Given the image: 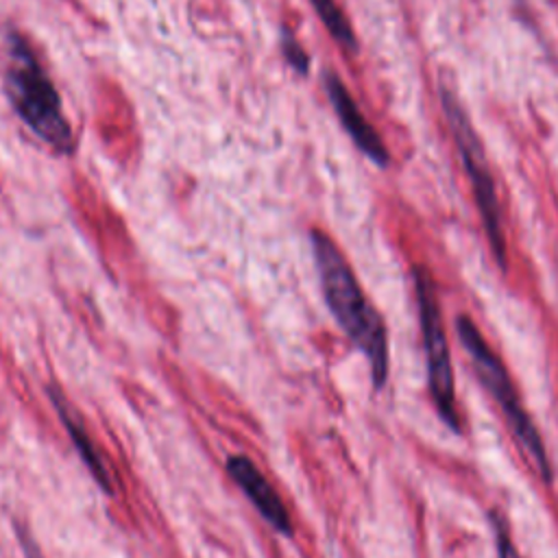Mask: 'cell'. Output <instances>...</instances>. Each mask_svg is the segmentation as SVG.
Segmentation results:
<instances>
[{
  "label": "cell",
  "mask_w": 558,
  "mask_h": 558,
  "mask_svg": "<svg viewBox=\"0 0 558 558\" xmlns=\"http://www.w3.org/2000/svg\"><path fill=\"white\" fill-rule=\"evenodd\" d=\"M233 484L248 497V501L257 508L262 519L272 525L279 534L292 536V519L288 514L286 504L281 501L275 486L264 477V473L255 466V462L246 456H229L225 464Z\"/></svg>",
  "instance_id": "obj_6"
},
{
  "label": "cell",
  "mask_w": 558,
  "mask_h": 558,
  "mask_svg": "<svg viewBox=\"0 0 558 558\" xmlns=\"http://www.w3.org/2000/svg\"><path fill=\"white\" fill-rule=\"evenodd\" d=\"M414 292L418 303L421 336L427 360V384L432 401L440 421L456 434H460V412L456 401V381L451 366V351L447 342V331L442 323V312L438 303V292L432 275L423 266H414Z\"/></svg>",
  "instance_id": "obj_4"
},
{
  "label": "cell",
  "mask_w": 558,
  "mask_h": 558,
  "mask_svg": "<svg viewBox=\"0 0 558 558\" xmlns=\"http://www.w3.org/2000/svg\"><path fill=\"white\" fill-rule=\"evenodd\" d=\"M312 251L323 296L331 316L344 336L366 355L373 386L381 388L390 368L388 331L384 318L371 305L347 257L327 233L312 231Z\"/></svg>",
  "instance_id": "obj_1"
},
{
  "label": "cell",
  "mask_w": 558,
  "mask_h": 558,
  "mask_svg": "<svg viewBox=\"0 0 558 558\" xmlns=\"http://www.w3.org/2000/svg\"><path fill=\"white\" fill-rule=\"evenodd\" d=\"M456 331H458L462 349L466 351V355L477 373V379L482 381V386L490 392V397L499 405L510 432L514 434L519 445L527 451V456L534 460L543 480L549 482L551 466H549V458H547L543 438H541L534 421L530 418L527 410L523 408L519 392L508 375V368L504 366L499 355L490 349V344L484 340L482 331L469 316H458Z\"/></svg>",
  "instance_id": "obj_3"
},
{
  "label": "cell",
  "mask_w": 558,
  "mask_h": 558,
  "mask_svg": "<svg viewBox=\"0 0 558 558\" xmlns=\"http://www.w3.org/2000/svg\"><path fill=\"white\" fill-rule=\"evenodd\" d=\"M281 46H283V54L288 59V63L301 72V74H307V68H310V59L305 54V50L299 46V41L292 37L290 31H283V37H281Z\"/></svg>",
  "instance_id": "obj_11"
},
{
  "label": "cell",
  "mask_w": 558,
  "mask_h": 558,
  "mask_svg": "<svg viewBox=\"0 0 558 558\" xmlns=\"http://www.w3.org/2000/svg\"><path fill=\"white\" fill-rule=\"evenodd\" d=\"M17 538H20V545H22V551H24V558H44L39 545L35 543V538L28 534V530L24 527H17Z\"/></svg>",
  "instance_id": "obj_12"
},
{
  "label": "cell",
  "mask_w": 558,
  "mask_h": 558,
  "mask_svg": "<svg viewBox=\"0 0 558 558\" xmlns=\"http://www.w3.org/2000/svg\"><path fill=\"white\" fill-rule=\"evenodd\" d=\"M442 107L453 133V140L458 144L464 170L469 174L471 187H473V196L484 222V231L488 238V244L493 248V255L497 257L499 266L506 268V238H504V229H501V211H499V203H497V194H495V183L484 157V148L480 144V137L473 129V124L469 122V116L464 113V109L460 107L458 98L451 92H442Z\"/></svg>",
  "instance_id": "obj_5"
},
{
  "label": "cell",
  "mask_w": 558,
  "mask_h": 558,
  "mask_svg": "<svg viewBox=\"0 0 558 558\" xmlns=\"http://www.w3.org/2000/svg\"><path fill=\"white\" fill-rule=\"evenodd\" d=\"M490 525L495 530V543H497V556L499 558H521L512 538H510V532H508V525L504 521L501 514L497 512H490Z\"/></svg>",
  "instance_id": "obj_10"
},
{
  "label": "cell",
  "mask_w": 558,
  "mask_h": 558,
  "mask_svg": "<svg viewBox=\"0 0 558 558\" xmlns=\"http://www.w3.org/2000/svg\"><path fill=\"white\" fill-rule=\"evenodd\" d=\"M7 94L22 122L59 153L72 150V131L61 109V98L35 59L31 46L20 37H9Z\"/></svg>",
  "instance_id": "obj_2"
},
{
  "label": "cell",
  "mask_w": 558,
  "mask_h": 558,
  "mask_svg": "<svg viewBox=\"0 0 558 558\" xmlns=\"http://www.w3.org/2000/svg\"><path fill=\"white\" fill-rule=\"evenodd\" d=\"M46 390H48V397H50V401H52V405H54V410H57V416H59L61 425L65 427V432H68V436H70V440H72V445H74V449H76L81 462L85 464V469L89 471V475L94 477V482L102 488V493L111 495V493H113L111 473H109V469H107V464H105V460H102L98 447H96L94 440L89 438L81 414L74 410V405L68 401V397L63 395V390H61L59 386L48 384Z\"/></svg>",
  "instance_id": "obj_7"
},
{
  "label": "cell",
  "mask_w": 558,
  "mask_h": 558,
  "mask_svg": "<svg viewBox=\"0 0 558 558\" xmlns=\"http://www.w3.org/2000/svg\"><path fill=\"white\" fill-rule=\"evenodd\" d=\"M325 87L329 94V100L344 126V131L353 137V142L357 144V148L373 159L379 166L388 163V150L381 142V137L377 135V131L366 122V118L362 116L360 107L355 105V100L351 98V94L347 92V87L342 85V81L336 74H327L325 76Z\"/></svg>",
  "instance_id": "obj_8"
},
{
  "label": "cell",
  "mask_w": 558,
  "mask_h": 558,
  "mask_svg": "<svg viewBox=\"0 0 558 558\" xmlns=\"http://www.w3.org/2000/svg\"><path fill=\"white\" fill-rule=\"evenodd\" d=\"M314 11L318 13L320 22L325 24V28L329 31V35L344 48L353 50L355 48V35L353 28L349 24V20L344 17V13L340 11V7L336 4V0H310Z\"/></svg>",
  "instance_id": "obj_9"
}]
</instances>
